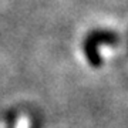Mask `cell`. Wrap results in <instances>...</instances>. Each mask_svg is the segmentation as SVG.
I'll return each instance as SVG.
<instances>
[{
    "instance_id": "cell-1",
    "label": "cell",
    "mask_w": 128,
    "mask_h": 128,
    "mask_svg": "<svg viewBox=\"0 0 128 128\" xmlns=\"http://www.w3.org/2000/svg\"><path fill=\"white\" fill-rule=\"evenodd\" d=\"M117 41H118L117 36L111 32H94L88 36L84 44V51H86V57L92 67H98L101 64L98 46L100 44H115Z\"/></svg>"
}]
</instances>
